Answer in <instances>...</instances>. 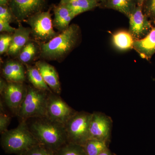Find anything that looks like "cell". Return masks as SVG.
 <instances>
[{
  "label": "cell",
  "instance_id": "6da1fadb",
  "mask_svg": "<svg viewBox=\"0 0 155 155\" xmlns=\"http://www.w3.org/2000/svg\"><path fill=\"white\" fill-rule=\"evenodd\" d=\"M25 122L38 143L55 152L68 142L64 125L46 116L30 118Z\"/></svg>",
  "mask_w": 155,
  "mask_h": 155
},
{
  "label": "cell",
  "instance_id": "7a4b0ae2",
  "mask_svg": "<svg viewBox=\"0 0 155 155\" xmlns=\"http://www.w3.org/2000/svg\"><path fill=\"white\" fill-rule=\"evenodd\" d=\"M80 30L76 24H72L49 41L41 47L43 58L48 60L59 61L74 49L79 41Z\"/></svg>",
  "mask_w": 155,
  "mask_h": 155
},
{
  "label": "cell",
  "instance_id": "3957f363",
  "mask_svg": "<svg viewBox=\"0 0 155 155\" xmlns=\"http://www.w3.org/2000/svg\"><path fill=\"white\" fill-rule=\"evenodd\" d=\"M1 135V146L8 154L22 155L39 143L25 121H20L16 128L8 130Z\"/></svg>",
  "mask_w": 155,
  "mask_h": 155
},
{
  "label": "cell",
  "instance_id": "277c9868",
  "mask_svg": "<svg viewBox=\"0 0 155 155\" xmlns=\"http://www.w3.org/2000/svg\"><path fill=\"white\" fill-rule=\"evenodd\" d=\"M32 85L27 86V91L17 116L20 121L46 116L47 102L49 93Z\"/></svg>",
  "mask_w": 155,
  "mask_h": 155
},
{
  "label": "cell",
  "instance_id": "5b68a950",
  "mask_svg": "<svg viewBox=\"0 0 155 155\" xmlns=\"http://www.w3.org/2000/svg\"><path fill=\"white\" fill-rule=\"evenodd\" d=\"M92 114L77 111L64 125L68 143L83 146L89 137Z\"/></svg>",
  "mask_w": 155,
  "mask_h": 155
},
{
  "label": "cell",
  "instance_id": "8992f818",
  "mask_svg": "<svg viewBox=\"0 0 155 155\" xmlns=\"http://www.w3.org/2000/svg\"><path fill=\"white\" fill-rule=\"evenodd\" d=\"M26 22L30 25L31 34L38 40L49 41L58 35L53 28V22L50 10L41 11L29 17Z\"/></svg>",
  "mask_w": 155,
  "mask_h": 155
},
{
  "label": "cell",
  "instance_id": "52a82bcc",
  "mask_svg": "<svg viewBox=\"0 0 155 155\" xmlns=\"http://www.w3.org/2000/svg\"><path fill=\"white\" fill-rule=\"evenodd\" d=\"M76 112L61 98L60 95L53 92L49 93L45 116L48 119L64 125Z\"/></svg>",
  "mask_w": 155,
  "mask_h": 155
},
{
  "label": "cell",
  "instance_id": "ba28073f",
  "mask_svg": "<svg viewBox=\"0 0 155 155\" xmlns=\"http://www.w3.org/2000/svg\"><path fill=\"white\" fill-rule=\"evenodd\" d=\"M113 126V120L110 116L101 112H93L90 124L89 139L98 140L110 144Z\"/></svg>",
  "mask_w": 155,
  "mask_h": 155
},
{
  "label": "cell",
  "instance_id": "9c48e42d",
  "mask_svg": "<svg viewBox=\"0 0 155 155\" xmlns=\"http://www.w3.org/2000/svg\"><path fill=\"white\" fill-rule=\"evenodd\" d=\"M27 87L23 83L8 82L6 88L1 94L6 107L15 116H17L25 98Z\"/></svg>",
  "mask_w": 155,
  "mask_h": 155
},
{
  "label": "cell",
  "instance_id": "30bf717a",
  "mask_svg": "<svg viewBox=\"0 0 155 155\" xmlns=\"http://www.w3.org/2000/svg\"><path fill=\"white\" fill-rule=\"evenodd\" d=\"M9 8L18 21L26 20L42 11L46 0H9Z\"/></svg>",
  "mask_w": 155,
  "mask_h": 155
},
{
  "label": "cell",
  "instance_id": "8fae6325",
  "mask_svg": "<svg viewBox=\"0 0 155 155\" xmlns=\"http://www.w3.org/2000/svg\"><path fill=\"white\" fill-rule=\"evenodd\" d=\"M128 18L129 22L128 31L134 40L146 36L153 27L152 22L143 13L142 7L137 6Z\"/></svg>",
  "mask_w": 155,
  "mask_h": 155
},
{
  "label": "cell",
  "instance_id": "7c38bea8",
  "mask_svg": "<svg viewBox=\"0 0 155 155\" xmlns=\"http://www.w3.org/2000/svg\"><path fill=\"white\" fill-rule=\"evenodd\" d=\"M35 66L38 69L45 82L51 90L54 93L61 94V83L55 68L51 64L43 61L37 62Z\"/></svg>",
  "mask_w": 155,
  "mask_h": 155
},
{
  "label": "cell",
  "instance_id": "4fadbf2b",
  "mask_svg": "<svg viewBox=\"0 0 155 155\" xmlns=\"http://www.w3.org/2000/svg\"><path fill=\"white\" fill-rule=\"evenodd\" d=\"M133 49L142 58L150 61L155 54V27L143 38L134 40Z\"/></svg>",
  "mask_w": 155,
  "mask_h": 155
},
{
  "label": "cell",
  "instance_id": "5bb4252c",
  "mask_svg": "<svg viewBox=\"0 0 155 155\" xmlns=\"http://www.w3.org/2000/svg\"><path fill=\"white\" fill-rule=\"evenodd\" d=\"M31 33V28H25L19 23L18 28H16L12 35L11 45L7 52L9 55H16L21 51L28 42Z\"/></svg>",
  "mask_w": 155,
  "mask_h": 155
},
{
  "label": "cell",
  "instance_id": "9a60e30c",
  "mask_svg": "<svg viewBox=\"0 0 155 155\" xmlns=\"http://www.w3.org/2000/svg\"><path fill=\"white\" fill-rule=\"evenodd\" d=\"M3 77L8 82L23 83L25 80V69L22 64L16 61H9L2 70Z\"/></svg>",
  "mask_w": 155,
  "mask_h": 155
},
{
  "label": "cell",
  "instance_id": "2e32d148",
  "mask_svg": "<svg viewBox=\"0 0 155 155\" xmlns=\"http://www.w3.org/2000/svg\"><path fill=\"white\" fill-rule=\"evenodd\" d=\"M99 7L115 10L128 18L137 7V0H104Z\"/></svg>",
  "mask_w": 155,
  "mask_h": 155
},
{
  "label": "cell",
  "instance_id": "e0dca14e",
  "mask_svg": "<svg viewBox=\"0 0 155 155\" xmlns=\"http://www.w3.org/2000/svg\"><path fill=\"white\" fill-rule=\"evenodd\" d=\"M54 11V18L53 24L62 32L69 27V23L75 17L66 5L60 4L55 7Z\"/></svg>",
  "mask_w": 155,
  "mask_h": 155
},
{
  "label": "cell",
  "instance_id": "ac0fdd59",
  "mask_svg": "<svg viewBox=\"0 0 155 155\" xmlns=\"http://www.w3.org/2000/svg\"><path fill=\"white\" fill-rule=\"evenodd\" d=\"M134 39L129 31H119L112 36L114 46L120 51H125L133 49Z\"/></svg>",
  "mask_w": 155,
  "mask_h": 155
},
{
  "label": "cell",
  "instance_id": "d6986e66",
  "mask_svg": "<svg viewBox=\"0 0 155 155\" xmlns=\"http://www.w3.org/2000/svg\"><path fill=\"white\" fill-rule=\"evenodd\" d=\"M66 5L75 17L79 14L99 7V3L97 0H71Z\"/></svg>",
  "mask_w": 155,
  "mask_h": 155
},
{
  "label": "cell",
  "instance_id": "ffe728a7",
  "mask_svg": "<svg viewBox=\"0 0 155 155\" xmlns=\"http://www.w3.org/2000/svg\"><path fill=\"white\" fill-rule=\"evenodd\" d=\"M26 75L31 85L38 89L53 92L45 82L38 69L35 66H26Z\"/></svg>",
  "mask_w": 155,
  "mask_h": 155
},
{
  "label": "cell",
  "instance_id": "44dd1931",
  "mask_svg": "<svg viewBox=\"0 0 155 155\" xmlns=\"http://www.w3.org/2000/svg\"><path fill=\"white\" fill-rule=\"evenodd\" d=\"M109 145L101 140L89 139L83 147L86 155H99L103 151L109 148Z\"/></svg>",
  "mask_w": 155,
  "mask_h": 155
},
{
  "label": "cell",
  "instance_id": "7402d4cb",
  "mask_svg": "<svg viewBox=\"0 0 155 155\" xmlns=\"http://www.w3.org/2000/svg\"><path fill=\"white\" fill-rule=\"evenodd\" d=\"M56 155H86L83 146L67 143L56 152Z\"/></svg>",
  "mask_w": 155,
  "mask_h": 155
},
{
  "label": "cell",
  "instance_id": "603a6c76",
  "mask_svg": "<svg viewBox=\"0 0 155 155\" xmlns=\"http://www.w3.org/2000/svg\"><path fill=\"white\" fill-rule=\"evenodd\" d=\"M36 52V48L33 43L28 42L24 47L19 55V60L22 63H29L32 60Z\"/></svg>",
  "mask_w": 155,
  "mask_h": 155
},
{
  "label": "cell",
  "instance_id": "cb8c5ba5",
  "mask_svg": "<svg viewBox=\"0 0 155 155\" xmlns=\"http://www.w3.org/2000/svg\"><path fill=\"white\" fill-rule=\"evenodd\" d=\"M6 107L2 98L0 101V133L2 134L8 130V128L11 121V115L8 114L5 110Z\"/></svg>",
  "mask_w": 155,
  "mask_h": 155
},
{
  "label": "cell",
  "instance_id": "d4e9b609",
  "mask_svg": "<svg viewBox=\"0 0 155 155\" xmlns=\"http://www.w3.org/2000/svg\"><path fill=\"white\" fill-rule=\"evenodd\" d=\"M22 155H56V152L45 146L38 143Z\"/></svg>",
  "mask_w": 155,
  "mask_h": 155
},
{
  "label": "cell",
  "instance_id": "484cf974",
  "mask_svg": "<svg viewBox=\"0 0 155 155\" xmlns=\"http://www.w3.org/2000/svg\"><path fill=\"white\" fill-rule=\"evenodd\" d=\"M143 11L151 22L155 24V0H146Z\"/></svg>",
  "mask_w": 155,
  "mask_h": 155
},
{
  "label": "cell",
  "instance_id": "4316f807",
  "mask_svg": "<svg viewBox=\"0 0 155 155\" xmlns=\"http://www.w3.org/2000/svg\"><path fill=\"white\" fill-rule=\"evenodd\" d=\"M12 36L8 35H1L0 36V54L8 52L12 41Z\"/></svg>",
  "mask_w": 155,
  "mask_h": 155
},
{
  "label": "cell",
  "instance_id": "83f0119b",
  "mask_svg": "<svg viewBox=\"0 0 155 155\" xmlns=\"http://www.w3.org/2000/svg\"><path fill=\"white\" fill-rule=\"evenodd\" d=\"M14 16L9 7L7 5L0 6V19L10 22Z\"/></svg>",
  "mask_w": 155,
  "mask_h": 155
},
{
  "label": "cell",
  "instance_id": "f1b7e54d",
  "mask_svg": "<svg viewBox=\"0 0 155 155\" xmlns=\"http://www.w3.org/2000/svg\"><path fill=\"white\" fill-rule=\"evenodd\" d=\"M16 28L11 27L10 25V22L0 19V31L14 33Z\"/></svg>",
  "mask_w": 155,
  "mask_h": 155
},
{
  "label": "cell",
  "instance_id": "f546056e",
  "mask_svg": "<svg viewBox=\"0 0 155 155\" xmlns=\"http://www.w3.org/2000/svg\"><path fill=\"white\" fill-rule=\"evenodd\" d=\"M8 84V81L6 82L4 80L3 78H1V83H0V93H2L4 90L6 88Z\"/></svg>",
  "mask_w": 155,
  "mask_h": 155
},
{
  "label": "cell",
  "instance_id": "4dcf8cb0",
  "mask_svg": "<svg viewBox=\"0 0 155 155\" xmlns=\"http://www.w3.org/2000/svg\"><path fill=\"white\" fill-rule=\"evenodd\" d=\"M99 155H116L111 151L110 150L109 148L103 151Z\"/></svg>",
  "mask_w": 155,
  "mask_h": 155
},
{
  "label": "cell",
  "instance_id": "1f68e13d",
  "mask_svg": "<svg viewBox=\"0 0 155 155\" xmlns=\"http://www.w3.org/2000/svg\"><path fill=\"white\" fill-rule=\"evenodd\" d=\"M146 0H137V6L138 7H143Z\"/></svg>",
  "mask_w": 155,
  "mask_h": 155
},
{
  "label": "cell",
  "instance_id": "d6a6232c",
  "mask_svg": "<svg viewBox=\"0 0 155 155\" xmlns=\"http://www.w3.org/2000/svg\"><path fill=\"white\" fill-rule=\"evenodd\" d=\"M9 0H0V5H7Z\"/></svg>",
  "mask_w": 155,
  "mask_h": 155
},
{
  "label": "cell",
  "instance_id": "836d02e7",
  "mask_svg": "<svg viewBox=\"0 0 155 155\" xmlns=\"http://www.w3.org/2000/svg\"><path fill=\"white\" fill-rule=\"evenodd\" d=\"M71 0H61L60 4L61 5H66L69 3Z\"/></svg>",
  "mask_w": 155,
  "mask_h": 155
},
{
  "label": "cell",
  "instance_id": "e575fe53",
  "mask_svg": "<svg viewBox=\"0 0 155 155\" xmlns=\"http://www.w3.org/2000/svg\"><path fill=\"white\" fill-rule=\"evenodd\" d=\"M97 1L100 4V3L102 2H103V1H104V0H97Z\"/></svg>",
  "mask_w": 155,
  "mask_h": 155
}]
</instances>
